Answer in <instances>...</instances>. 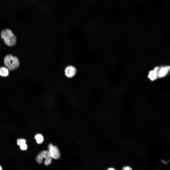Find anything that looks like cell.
<instances>
[{
    "instance_id": "obj_1",
    "label": "cell",
    "mask_w": 170,
    "mask_h": 170,
    "mask_svg": "<svg viewBox=\"0 0 170 170\" xmlns=\"http://www.w3.org/2000/svg\"><path fill=\"white\" fill-rule=\"evenodd\" d=\"M1 36L5 43L8 46H12L16 44V38L10 30L6 29L3 30L1 32Z\"/></svg>"
},
{
    "instance_id": "obj_2",
    "label": "cell",
    "mask_w": 170,
    "mask_h": 170,
    "mask_svg": "<svg viewBox=\"0 0 170 170\" xmlns=\"http://www.w3.org/2000/svg\"><path fill=\"white\" fill-rule=\"evenodd\" d=\"M4 62L5 66L11 71L17 68L19 66V62L17 58L11 55H8L5 56Z\"/></svg>"
},
{
    "instance_id": "obj_3",
    "label": "cell",
    "mask_w": 170,
    "mask_h": 170,
    "mask_svg": "<svg viewBox=\"0 0 170 170\" xmlns=\"http://www.w3.org/2000/svg\"><path fill=\"white\" fill-rule=\"evenodd\" d=\"M43 158L45 159V165L48 166L51 163L52 158L48 151L44 150L40 152L36 157V160L38 163L40 164L42 163Z\"/></svg>"
},
{
    "instance_id": "obj_4",
    "label": "cell",
    "mask_w": 170,
    "mask_h": 170,
    "mask_svg": "<svg viewBox=\"0 0 170 170\" xmlns=\"http://www.w3.org/2000/svg\"><path fill=\"white\" fill-rule=\"evenodd\" d=\"M64 75L66 77L69 79L74 77L76 74L77 70L76 68L72 65L66 66L63 70Z\"/></svg>"
},
{
    "instance_id": "obj_5",
    "label": "cell",
    "mask_w": 170,
    "mask_h": 170,
    "mask_svg": "<svg viewBox=\"0 0 170 170\" xmlns=\"http://www.w3.org/2000/svg\"><path fill=\"white\" fill-rule=\"evenodd\" d=\"M48 151L52 158L56 159L60 156V153L57 147L53 145L52 144H50L48 146Z\"/></svg>"
},
{
    "instance_id": "obj_6",
    "label": "cell",
    "mask_w": 170,
    "mask_h": 170,
    "mask_svg": "<svg viewBox=\"0 0 170 170\" xmlns=\"http://www.w3.org/2000/svg\"><path fill=\"white\" fill-rule=\"evenodd\" d=\"M170 69V67L166 66L165 67H162L161 68L157 67L154 68V70L157 72V77H161L166 76L169 71Z\"/></svg>"
},
{
    "instance_id": "obj_7",
    "label": "cell",
    "mask_w": 170,
    "mask_h": 170,
    "mask_svg": "<svg viewBox=\"0 0 170 170\" xmlns=\"http://www.w3.org/2000/svg\"><path fill=\"white\" fill-rule=\"evenodd\" d=\"M8 69L6 68L1 67L0 68V75L2 76L5 77L9 75Z\"/></svg>"
},
{
    "instance_id": "obj_8",
    "label": "cell",
    "mask_w": 170,
    "mask_h": 170,
    "mask_svg": "<svg viewBox=\"0 0 170 170\" xmlns=\"http://www.w3.org/2000/svg\"><path fill=\"white\" fill-rule=\"evenodd\" d=\"M148 77L152 81L156 79L157 77V72L154 70L150 71L148 75Z\"/></svg>"
},
{
    "instance_id": "obj_9",
    "label": "cell",
    "mask_w": 170,
    "mask_h": 170,
    "mask_svg": "<svg viewBox=\"0 0 170 170\" xmlns=\"http://www.w3.org/2000/svg\"><path fill=\"white\" fill-rule=\"evenodd\" d=\"M35 138L36 140L37 143L38 144L42 143L43 140V137L41 134H38L36 135Z\"/></svg>"
},
{
    "instance_id": "obj_10",
    "label": "cell",
    "mask_w": 170,
    "mask_h": 170,
    "mask_svg": "<svg viewBox=\"0 0 170 170\" xmlns=\"http://www.w3.org/2000/svg\"><path fill=\"white\" fill-rule=\"evenodd\" d=\"M26 140L24 139H19L17 140V144L20 145L21 144L26 143Z\"/></svg>"
},
{
    "instance_id": "obj_11",
    "label": "cell",
    "mask_w": 170,
    "mask_h": 170,
    "mask_svg": "<svg viewBox=\"0 0 170 170\" xmlns=\"http://www.w3.org/2000/svg\"><path fill=\"white\" fill-rule=\"evenodd\" d=\"M21 149L22 150H25L27 149V146L26 143L21 144L20 145Z\"/></svg>"
},
{
    "instance_id": "obj_12",
    "label": "cell",
    "mask_w": 170,
    "mask_h": 170,
    "mask_svg": "<svg viewBox=\"0 0 170 170\" xmlns=\"http://www.w3.org/2000/svg\"><path fill=\"white\" fill-rule=\"evenodd\" d=\"M121 170H133L131 167L128 166H124Z\"/></svg>"
},
{
    "instance_id": "obj_13",
    "label": "cell",
    "mask_w": 170,
    "mask_h": 170,
    "mask_svg": "<svg viewBox=\"0 0 170 170\" xmlns=\"http://www.w3.org/2000/svg\"><path fill=\"white\" fill-rule=\"evenodd\" d=\"M106 170H116L115 169L112 167H109Z\"/></svg>"
},
{
    "instance_id": "obj_14",
    "label": "cell",
    "mask_w": 170,
    "mask_h": 170,
    "mask_svg": "<svg viewBox=\"0 0 170 170\" xmlns=\"http://www.w3.org/2000/svg\"><path fill=\"white\" fill-rule=\"evenodd\" d=\"M162 162L163 163L165 164H167V162H166L165 161H164L163 160H162Z\"/></svg>"
},
{
    "instance_id": "obj_15",
    "label": "cell",
    "mask_w": 170,
    "mask_h": 170,
    "mask_svg": "<svg viewBox=\"0 0 170 170\" xmlns=\"http://www.w3.org/2000/svg\"><path fill=\"white\" fill-rule=\"evenodd\" d=\"M0 170H2V168L0 166Z\"/></svg>"
}]
</instances>
